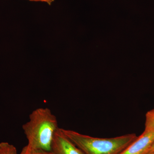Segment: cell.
<instances>
[{"label": "cell", "instance_id": "1", "mask_svg": "<svg viewBox=\"0 0 154 154\" xmlns=\"http://www.w3.org/2000/svg\"><path fill=\"white\" fill-rule=\"evenodd\" d=\"M59 128L57 119L51 110L40 107L33 110L29 120L22 126L30 148L51 152L54 137Z\"/></svg>", "mask_w": 154, "mask_h": 154}, {"label": "cell", "instance_id": "2", "mask_svg": "<svg viewBox=\"0 0 154 154\" xmlns=\"http://www.w3.org/2000/svg\"><path fill=\"white\" fill-rule=\"evenodd\" d=\"M64 134L85 154H119L137 137L129 134L110 138H100L61 128Z\"/></svg>", "mask_w": 154, "mask_h": 154}, {"label": "cell", "instance_id": "3", "mask_svg": "<svg viewBox=\"0 0 154 154\" xmlns=\"http://www.w3.org/2000/svg\"><path fill=\"white\" fill-rule=\"evenodd\" d=\"M51 152V154H85L67 137L61 128L54 135Z\"/></svg>", "mask_w": 154, "mask_h": 154}, {"label": "cell", "instance_id": "4", "mask_svg": "<svg viewBox=\"0 0 154 154\" xmlns=\"http://www.w3.org/2000/svg\"><path fill=\"white\" fill-rule=\"evenodd\" d=\"M154 142V130L144 131L119 154H146Z\"/></svg>", "mask_w": 154, "mask_h": 154}, {"label": "cell", "instance_id": "5", "mask_svg": "<svg viewBox=\"0 0 154 154\" xmlns=\"http://www.w3.org/2000/svg\"><path fill=\"white\" fill-rule=\"evenodd\" d=\"M144 131H150L154 130V109L149 110L146 114V121Z\"/></svg>", "mask_w": 154, "mask_h": 154}, {"label": "cell", "instance_id": "6", "mask_svg": "<svg viewBox=\"0 0 154 154\" xmlns=\"http://www.w3.org/2000/svg\"><path fill=\"white\" fill-rule=\"evenodd\" d=\"M0 154H18L17 148L8 142L0 143Z\"/></svg>", "mask_w": 154, "mask_h": 154}, {"label": "cell", "instance_id": "7", "mask_svg": "<svg viewBox=\"0 0 154 154\" xmlns=\"http://www.w3.org/2000/svg\"><path fill=\"white\" fill-rule=\"evenodd\" d=\"M20 154H51V152L45 151L42 150L30 148L27 146L22 149Z\"/></svg>", "mask_w": 154, "mask_h": 154}, {"label": "cell", "instance_id": "8", "mask_svg": "<svg viewBox=\"0 0 154 154\" xmlns=\"http://www.w3.org/2000/svg\"><path fill=\"white\" fill-rule=\"evenodd\" d=\"M30 1L33 2H45L48 4L49 5H51L55 1V0H29Z\"/></svg>", "mask_w": 154, "mask_h": 154}, {"label": "cell", "instance_id": "9", "mask_svg": "<svg viewBox=\"0 0 154 154\" xmlns=\"http://www.w3.org/2000/svg\"><path fill=\"white\" fill-rule=\"evenodd\" d=\"M153 152H154V142L152 144L151 146L149 149L148 151L147 152L146 154L150 153Z\"/></svg>", "mask_w": 154, "mask_h": 154}, {"label": "cell", "instance_id": "10", "mask_svg": "<svg viewBox=\"0 0 154 154\" xmlns=\"http://www.w3.org/2000/svg\"><path fill=\"white\" fill-rule=\"evenodd\" d=\"M146 154H154V152H153L150 153Z\"/></svg>", "mask_w": 154, "mask_h": 154}]
</instances>
